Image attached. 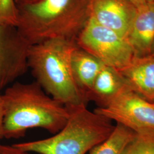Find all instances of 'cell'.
I'll use <instances>...</instances> for the list:
<instances>
[{"mask_svg": "<svg viewBox=\"0 0 154 154\" xmlns=\"http://www.w3.org/2000/svg\"><path fill=\"white\" fill-rule=\"evenodd\" d=\"M77 46L105 66L121 70L136 57L128 39L89 17L75 39Z\"/></svg>", "mask_w": 154, "mask_h": 154, "instance_id": "obj_5", "label": "cell"}, {"mask_svg": "<svg viewBox=\"0 0 154 154\" xmlns=\"http://www.w3.org/2000/svg\"><path fill=\"white\" fill-rule=\"evenodd\" d=\"M146 1L147 3L154 4V0H146Z\"/></svg>", "mask_w": 154, "mask_h": 154, "instance_id": "obj_20", "label": "cell"}, {"mask_svg": "<svg viewBox=\"0 0 154 154\" xmlns=\"http://www.w3.org/2000/svg\"><path fill=\"white\" fill-rule=\"evenodd\" d=\"M123 154H154V131L135 132Z\"/></svg>", "mask_w": 154, "mask_h": 154, "instance_id": "obj_14", "label": "cell"}, {"mask_svg": "<svg viewBox=\"0 0 154 154\" xmlns=\"http://www.w3.org/2000/svg\"><path fill=\"white\" fill-rule=\"evenodd\" d=\"M18 23V9L16 0H0V26L16 28Z\"/></svg>", "mask_w": 154, "mask_h": 154, "instance_id": "obj_15", "label": "cell"}, {"mask_svg": "<svg viewBox=\"0 0 154 154\" xmlns=\"http://www.w3.org/2000/svg\"><path fill=\"white\" fill-rule=\"evenodd\" d=\"M69 110L65 125L53 136L13 146L38 154H86L108 138L115 127L109 119L85 105Z\"/></svg>", "mask_w": 154, "mask_h": 154, "instance_id": "obj_4", "label": "cell"}, {"mask_svg": "<svg viewBox=\"0 0 154 154\" xmlns=\"http://www.w3.org/2000/svg\"><path fill=\"white\" fill-rule=\"evenodd\" d=\"M135 132L116 124L109 137L90 151V154H123Z\"/></svg>", "mask_w": 154, "mask_h": 154, "instance_id": "obj_13", "label": "cell"}, {"mask_svg": "<svg viewBox=\"0 0 154 154\" xmlns=\"http://www.w3.org/2000/svg\"><path fill=\"white\" fill-rule=\"evenodd\" d=\"M3 122H4V106H3L2 94L0 93V142L3 138H4Z\"/></svg>", "mask_w": 154, "mask_h": 154, "instance_id": "obj_17", "label": "cell"}, {"mask_svg": "<svg viewBox=\"0 0 154 154\" xmlns=\"http://www.w3.org/2000/svg\"><path fill=\"white\" fill-rule=\"evenodd\" d=\"M137 9L129 0H90V17L126 38Z\"/></svg>", "mask_w": 154, "mask_h": 154, "instance_id": "obj_8", "label": "cell"}, {"mask_svg": "<svg viewBox=\"0 0 154 154\" xmlns=\"http://www.w3.org/2000/svg\"><path fill=\"white\" fill-rule=\"evenodd\" d=\"M103 66L97 58L77 45L71 58L72 74L77 88L87 102L94 82Z\"/></svg>", "mask_w": 154, "mask_h": 154, "instance_id": "obj_11", "label": "cell"}, {"mask_svg": "<svg viewBox=\"0 0 154 154\" xmlns=\"http://www.w3.org/2000/svg\"><path fill=\"white\" fill-rule=\"evenodd\" d=\"M126 87L119 72L104 65L94 82L88 101L95 102L98 107H103Z\"/></svg>", "mask_w": 154, "mask_h": 154, "instance_id": "obj_12", "label": "cell"}, {"mask_svg": "<svg viewBox=\"0 0 154 154\" xmlns=\"http://www.w3.org/2000/svg\"><path fill=\"white\" fill-rule=\"evenodd\" d=\"M90 0H38L18 9V32L30 45L74 40L90 17Z\"/></svg>", "mask_w": 154, "mask_h": 154, "instance_id": "obj_2", "label": "cell"}, {"mask_svg": "<svg viewBox=\"0 0 154 154\" xmlns=\"http://www.w3.org/2000/svg\"><path fill=\"white\" fill-rule=\"evenodd\" d=\"M0 154H30V152L22 151L14 146L0 144Z\"/></svg>", "mask_w": 154, "mask_h": 154, "instance_id": "obj_16", "label": "cell"}, {"mask_svg": "<svg viewBox=\"0 0 154 154\" xmlns=\"http://www.w3.org/2000/svg\"><path fill=\"white\" fill-rule=\"evenodd\" d=\"M4 135L18 139L28 130L40 128L55 134L65 125L70 110L46 93L35 81L13 83L2 94Z\"/></svg>", "mask_w": 154, "mask_h": 154, "instance_id": "obj_1", "label": "cell"}, {"mask_svg": "<svg viewBox=\"0 0 154 154\" xmlns=\"http://www.w3.org/2000/svg\"><path fill=\"white\" fill-rule=\"evenodd\" d=\"M94 111L136 133L154 131V102L127 86L108 105Z\"/></svg>", "mask_w": 154, "mask_h": 154, "instance_id": "obj_6", "label": "cell"}, {"mask_svg": "<svg viewBox=\"0 0 154 154\" xmlns=\"http://www.w3.org/2000/svg\"><path fill=\"white\" fill-rule=\"evenodd\" d=\"M152 55H153V56H154V53H153V54H152Z\"/></svg>", "mask_w": 154, "mask_h": 154, "instance_id": "obj_21", "label": "cell"}, {"mask_svg": "<svg viewBox=\"0 0 154 154\" xmlns=\"http://www.w3.org/2000/svg\"><path fill=\"white\" fill-rule=\"evenodd\" d=\"M30 46L16 28L0 26V93L27 71Z\"/></svg>", "mask_w": 154, "mask_h": 154, "instance_id": "obj_7", "label": "cell"}, {"mask_svg": "<svg viewBox=\"0 0 154 154\" xmlns=\"http://www.w3.org/2000/svg\"><path fill=\"white\" fill-rule=\"evenodd\" d=\"M74 40L54 39L30 46L28 68L35 81L53 98L68 109L87 105L75 83L71 67Z\"/></svg>", "mask_w": 154, "mask_h": 154, "instance_id": "obj_3", "label": "cell"}, {"mask_svg": "<svg viewBox=\"0 0 154 154\" xmlns=\"http://www.w3.org/2000/svg\"><path fill=\"white\" fill-rule=\"evenodd\" d=\"M129 1H130L132 4H134L137 8L147 3L146 0H129Z\"/></svg>", "mask_w": 154, "mask_h": 154, "instance_id": "obj_18", "label": "cell"}, {"mask_svg": "<svg viewBox=\"0 0 154 154\" xmlns=\"http://www.w3.org/2000/svg\"><path fill=\"white\" fill-rule=\"evenodd\" d=\"M118 71L128 88L154 102V56L136 57L128 65Z\"/></svg>", "mask_w": 154, "mask_h": 154, "instance_id": "obj_9", "label": "cell"}, {"mask_svg": "<svg viewBox=\"0 0 154 154\" xmlns=\"http://www.w3.org/2000/svg\"><path fill=\"white\" fill-rule=\"evenodd\" d=\"M17 1H18L19 2H20L21 4V5H23V4H25L34 2L37 1L38 0H17Z\"/></svg>", "mask_w": 154, "mask_h": 154, "instance_id": "obj_19", "label": "cell"}, {"mask_svg": "<svg viewBox=\"0 0 154 154\" xmlns=\"http://www.w3.org/2000/svg\"><path fill=\"white\" fill-rule=\"evenodd\" d=\"M136 57L152 55L154 51V4L138 8L128 35Z\"/></svg>", "mask_w": 154, "mask_h": 154, "instance_id": "obj_10", "label": "cell"}]
</instances>
